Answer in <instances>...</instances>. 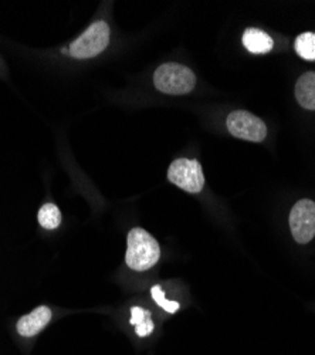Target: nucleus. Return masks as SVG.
<instances>
[{"label":"nucleus","mask_w":315,"mask_h":355,"mask_svg":"<svg viewBox=\"0 0 315 355\" xmlns=\"http://www.w3.org/2000/svg\"><path fill=\"white\" fill-rule=\"evenodd\" d=\"M161 257V248L158 241L147 230L134 227L128 233L127 264L135 272H145L158 263Z\"/></svg>","instance_id":"1"},{"label":"nucleus","mask_w":315,"mask_h":355,"mask_svg":"<svg viewBox=\"0 0 315 355\" xmlns=\"http://www.w3.org/2000/svg\"><path fill=\"white\" fill-rule=\"evenodd\" d=\"M154 84L156 90L163 94L183 96L195 88L196 76L183 64L166 63L156 69L154 74Z\"/></svg>","instance_id":"2"},{"label":"nucleus","mask_w":315,"mask_h":355,"mask_svg":"<svg viewBox=\"0 0 315 355\" xmlns=\"http://www.w3.org/2000/svg\"><path fill=\"white\" fill-rule=\"evenodd\" d=\"M109 43V26L104 20L94 21L87 31L70 44V55L74 58H93L101 54Z\"/></svg>","instance_id":"3"},{"label":"nucleus","mask_w":315,"mask_h":355,"mask_svg":"<svg viewBox=\"0 0 315 355\" xmlns=\"http://www.w3.org/2000/svg\"><path fill=\"white\" fill-rule=\"evenodd\" d=\"M168 180L189 193H199L205 187L204 169L196 159H175L168 169Z\"/></svg>","instance_id":"4"},{"label":"nucleus","mask_w":315,"mask_h":355,"mask_svg":"<svg viewBox=\"0 0 315 355\" xmlns=\"http://www.w3.org/2000/svg\"><path fill=\"white\" fill-rule=\"evenodd\" d=\"M226 127L233 137L250 142H262L267 137V127L264 121L243 110L228 114Z\"/></svg>","instance_id":"5"},{"label":"nucleus","mask_w":315,"mask_h":355,"mask_svg":"<svg viewBox=\"0 0 315 355\" xmlns=\"http://www.w3.org/2000/svg\"><path fill=\"white\" fill-rule=\"evenodd\" d=\"M290 229L297 243L305 245L315 236V202L298 200L290 212Z\"/></svg>","instance_id":"6"},{"label":"nucleus","mask_w":315,"mask_h":355,"mask_svg":"<svg viewBox=\"0 0 315 355\" xmlns=\"http://www.w3.org/2000/svg\"><path fill=\"white\" fill-rule=\"evenodd\" d=\"M51 320V310L46 306L35 309L30 314L23 315L17 321V333L23 337H33L44 330Z\"/></svg>","instance_id":"7"},{"label":"nucleus","mask_w":315,"mask_h":355,"mask_svg":"<svg viewBox=\"0 0 315 355\" xmlns=\"http://www.w3.org/2000/svg\"><path fill=\"white\" fill-rule=\"evenodd\" d=\"M296 98L303 108L315 110V71H308L297 80Z\"/></svg>","instance_id":"8"},{"label":"nucleus","mask_w":315,"mask_h":355,"mask_svg":"<svg viewBox=\"0 0 315 355\" xmlns=\"http://www.w3.org/2000/svg\"><path fill=\"white\" fill-rule=\"evenodd\" d=\"M243 46L253 54H266L271 51L274 42L260 28H247L243 35Z\"/></svg>","instance_id":"9"},{"label":"nucleus","mask_w":315,"mask_h":355,"mask_svg":"<svg viewBox=\"0 0 315 355\" xmlns=\"http://www.w3.org/2000/svg\"><path fill=\"white\" fill-rule=\"evenodd\" d=\"M39 223L47 230H54L62 223V212L54 203L43 205L39 211Z\"/></svg>","instance_id":"10"},{"label":"nucleus","mask_w":315,"mask_h":355,"mask_svg":"<svg viewBox=\"0 0 315 355\" xmlns=\"http://www.w3.org/2000/svg\"><path fill=\"white\" fill-rule=\"evenodd\" d=\"M294 49L297 54L308 62H315V33L307 32L296 39Z\"/></svg>","instance_id":"11"},{"label":"nucleus","mask_w":315,"mask_h":355,"mask_svg":"<svg viewBox=\"0 0 315 355\" xmlns=\"http://www.w3.org/2000/svg\"><path fill=\"white\" fill-rule=\"evenodd\" d=\"M151 294H152V299L155 300V303H156L159 307H162L165 311H168V313H170V314H174V313H177V311L179 310V307H181L179 303L168 300V299L165 297V293L162 291V288H161L159 286H154L152 290H151Z\"/></svg>","instance_id":"12"},{"label":"nucleus","mask_w":315,"mask_h":355,"mask_svg":"<svg viewBox=\"0 0 315 355\" xmlns=\"http://www.w3.org/2000/svg\"><path fill=\"white\" fill-rule=\"evenodd\" d=\"M150 318H151L150 311H145L144 309H141V307H132L131 309V324L135 325V327H138V325H141L142 322H145Z\"/></svg>","instance_id":"13"}]
</instances>
